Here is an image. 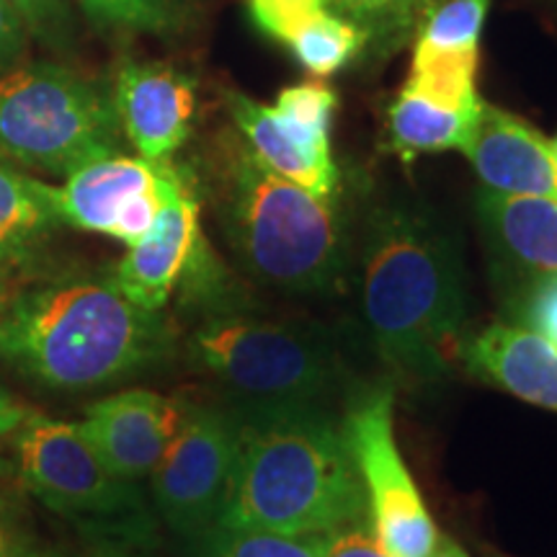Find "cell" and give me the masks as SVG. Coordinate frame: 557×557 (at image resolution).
Listing matches in <instances>:
<instances>
[{
    "label": "cell",
    "instance_id": "6da1fadb",
    "mask_svg": "<svg viewBox=\"0 0 557 557\" xmlns=\"http://www.w3.org/2000/svg\"><path fill=\"white\" fill-rule=\"evenodd\" d=\"M361 318L377 357L408 382H431L459 351L462 256L434 214L406 201L369 212L359 240Z\"/></svg>",
    "mask_w": 557,
    "mask_h": 557
},
{
    "label": "cell",
    "instance_id": "7a4b0ae2",
    "mask_svg": "<svg viewBox=\"0 0 557 557\" xmlns=\"http://www.w3.org/2000/svg\"><path fill=\"white\" fill-rule=\"evenodd\" d=\"M235 421L233 478L218 524L308 537L367 519L346 431L318 403L240 406Z\"/></svg>",
    "mask_w": 557,
    "mask_h": 557
},
{
    "label": "cell",
    "instance_id": "3957f363",
    "mask_svg": "<svg viewBox=\"0 0 557 557\" xmlns=\"http://www.w3.org/2000/svg\"><path fill=\"white\" fill-rule=\"evenodd\" d=\"M171 331L114 278H58L0 302V359L41 385L88 389L148 369L169 354Z\"/></svg>",
    "mask_w": 557,
    "mask_h": 557
},
{
    "label": "cell",
    "instance_id": "277c9868",
    "mask_svg": "<svg viewBox=\"0 0 557 557\" xmlns=\"http://www.w3.org/2000/svg\"><path fill=\"white\" fill-rule=\"evenodd\" d=\"M222 212L230 243L256 282L289 295H325L344 282L348 243L338 199L267 169L243 137L225 160Z\"/></svg>",
    "mask_w": 557,
    "mask_h": 557
},
{
    "label": "cell",
    "instance_id": "5b68a950",
    "mask_svg": "<svg viewBox=\"0 0 557 557\" xmlns=\"http://www.w3.org/2000/svg\"><path fill=\"white\" fill-rule=\"evenodd\" d=\"M114 90L52 62L0 73V158L32 171L70 176L120 152Z\"/></svg>",
    "mask_w": 557,
    "mask_h": 557
},
{
    "label": "cell",
    "instance_id": "8992f818",
    "mask_svg": "<svg viewBox=\"0 0 557 557\" xmlns=\"http://www.w3.org/2000/svg\"><path fill=\"white\" fill-rule=\"evenodd\" d=\"M189 354L240 406L318 403L341 380L331 336L302 320L220 310L191 333Z\"/></svg>",
    "mask_w": 557,
    "mask_h": 557
},
{
    "label": "cell",
    "instance_id": "52a82bcc",
    "mask_svg": "<svg viewBox=\"0 0 557 557\" xmlns=\"http://www.w3.org/2000/svg\"><path fill=\"white\" fill-rule=\"evenodd\" d=\"M16 455L26 491L60 517L127 545H148L156 534L137 485L101 462L81 423L32 416L18 431Z\"/></svg>",
    "mask_w": 557,
    "mask_h": 557
},
{
    "label": "cell",
    "instance_id": "ba28073f",
    "mask_svg": "<svg viewBox=\"0 0 557 557\" xmlns=\"http://www.w3.org/2000/svg\"><path fill=\"white\" fill-rule=\"evenodd\" d=\"M393 389L372 387L354 398L344 431L367 496L374 537L393 557H429L438 532L398 449Z\"/></svg>",
    "mask_w": 557,
    "mask_h": 557
},
{
    "label": "cell",
    "instance_id": "9c48e42d",
    "mask_svg": "<svg viewBox=\"0 0 557 557\" xmlns=\"http://www.w3.org/2000/svg\"><path fill=\"white\" fill-rule=\"evenodd\" d=\"M235 442V413L186 403L176 434L150 472L156 508L181 537L197 540L220 521L233 478Z\"/></svg>",
    "mask_w": 557,
    "mask_h": 557
},
{
    "label": "cell",
    "instance_id": "30bf717a",
    "mask_svg": "<svg viewBox=\"0 0 557 557\" xmlns=\"http://www.w3.org/2000/svg\"><path fill=\"white\" fill-rule=\"evenodd\" d=\"M181 178L171 163L120 152L99 158L70 173L65 186H58L62 222L135 246L156 225Z\"/></svg>",
    "mask_w": 557,
    "mask_h": 557
},
{
    "label": "cell",
    "instance_id": "8fae6325",
    "mask_svg": "<svg viewBox=\"0 0 557 557\" xmlns=\"http://www.w3.org/2000/svg\"><path fill=\"white\" fill-rule=\"evenodd\" d=\"M209 250L199 225V199L186 178L160 209L156 225L145 238L129 246V253L114 267V284L139 308L160 312L173 289L191 276Z\"/></svg>",
    "mask_w": 557,
    "mask_h": 557
},
{
    "label": "cell",
    "instance_id": "7c38bea8",
    "mask_svg": "<svg viewBox=\"0 0 557 557\" xmlns=\"http://www.w3.org/2000/svg\"><path fill=\"white\" fill-rule=\"evenodd\" d=\"M114 103L124 137L139 158L171 163L191 135L197 116V83L158 62H124L114 83Z\"/></svg>",
    "mask_w": 557,
    "mask_h": 557
},
{
    "label": "cell",
    "instance_id": "4fadbf2b",
    "mask_svg": "<svg viewBox=\"0 0 557 557\" xmlns=\"http://www.w3.org/2000/svg\"><path fill=\"white\" fill-rule=\"evenodd\" d=\"M184 400L124 389L86 408L81 429L101 462L122 480L150 475L184 418Z\"/></svg>",
    "mask_w": 557,
    "mask_h": 557
},
{
    "label": "cell",
    "instance_id": "5bb4252c",
    "mask_svg": "<svg viewBox=\"0 0 557 557\" xmlns=\"http://www.w3.org/2000/svg\"><path fill=\"white\" fill-rule=\"evenodd\" d=\"M225 101L243 143L267 169L318 197H336L338 165L331 152V129L299 122L238 90H230Z\"/></svg>",
    "mask_w": 557,
    "mask_h": 557
},
{
    "label": "cell",
    "instance_id": "9a60e30c",
    "mask_svg": "<svg viewBox=\"0 0 557 557\" xmlns=\"http://www.w3.org/2000/svg\"><path fill=\"white\" fill-rule=\"evenodd\" d=\"M478 218L496 274L513 289V299L557 276V199L483 189Z\"/></svg>",
    "mask_w": 557,
    "mask_h": 557
},
{
    "label": "cell",
    "instance_id": "2e32d148",
    "mask_svg": "<svg viewBox=\"0 0 557 557\" xmlns=\"http://www.w3.org/2000/svg\"><path fill=\"white\" fill-rule=\"evenodd\" d=\"M462 152L487 191L557 199L553 139L521 116L483 101L475 129Z\"/></svg>",
    "mask_w": 557,
    "mask_h": 557
},
{
    "label": "cell",
    "instance_id": "e0dca14e",
    "mask_svg": "<svg viewBox=\"0 0 557 557\" xmlns=\"http://www.w3.org/2000/svg\"><path fill=\"white\" fill-rule=\"evenodd\" d=\"M465 361L478 377L557 413V348L537 333L511 323L487 325L465 346Z\"/></svg>",
    "mask_w": 557,
    "mask_h": 557
},
{
    "label": "cell",
    "instance_id": "ac0fdd59",
    "mask_svg": "<svg viewBox=\"0 0 557 557\" xmlns=\"http://www.w3.org/2000/svg\"><path fill=\"white\" fill-rule=\"evenodd\" d=\"M62 222L58 186L0 158V274L32 263Z\"/></svg>",
    "mask_w": 557,
    "mask_h": 557
},
{
    "label": "cell",
    "instance_id": "d6986e66",
    "mask_svg": "<svg viewBox=\"0 0 557 557\" xmlns=\"http://www.w3.org/2000/svg\"><path fill=\"white\" fill-rule=\"evenodd\" d=\"M478 109H451L403 86L387 111V135L393 150L406 160L421 152L465 150L475 129Z\"/></svg>",
    "mask_w": 557,
    "mask_h": 557
},
{
    "label": "cell",
    "instance_id": "ffe728a7",
    "mask_svg": "<svg viewBox=\"0 0 557 557\" xmlns=\"http://www.w3.org/2000/svg\"><path fill=\"white\" fill-rule=\"evenodd\" d=\"M320 534L295 537L256 527L214 524L191 542L197 545L194 557H323Z\"/></svg>",
    "mask_w": 557,
    "mask_h": 557
},
{
    "label": "cell",
    "instance_id": "44dd1931",
    "mask_svg": "<svg viewBox=\"0 0 557 557\" xmlns=\"http://www.w3.org/2000/svg\"><path fill=\"white\" fill-rule=\"evenodd\" d=\"M323 9L346 18L372 41H395L413 29L431 0H320Z\"/></svg>",
    "mask_w": 557,
    "mask_h": 557
},
{
    "label": "cell",
    "instance_id": "7402d4cb",
    "mask_svg": "<svg viewBox=\"0 0 557 557\" xmlns=\"http://www.w3.org/2000/svg\"><path fill=\"white\" fill-rule=\"evenodd\" d=\"M94 24L109 32L165 34L181 24V0H78Z\"/></svg>",
    "mask_w": 557,
    "mask_h": 557
},
{
    "label": "cell",
    "instance_id": "603a6c76",
    "mask_svg": "<svg viewBox=\"0 0 557 557\" xmlns=\"http://www.w3.org/2000/svg\"><path fill=\"white\" fill-rule=\"evenodd\" d=\"M511 312L517 320L513 325L537 333L540 338L557 348V276L532 284L524 295L513 299Z\"/></svg>",
    "mask_w": 557,
    "mask_h": 557
},
{
    "label": "cell",
    "instance_id": "cb8c5ba5",
    "mask_svg": "<svg viewBox=\"0 0 557 557\" xmlns=\"http://www.w3.org/2000/svg\"><path fill=\"white\" fill-rule=\"evenodd\" d=\"M274 107L284 114L295 116L305 124H315V127L331 129L333 109H336V94L323 83H299L289 86L278 94Z\"/></svg>",
    "mask_w": 557,
    "mask_h": 557
},
{
    "label": "cell",
    "instance_id": "d4e9b609",
    "mask_svg": "<svg viewBox=\"0 0 557 557\" xmlns=\"http://www.w3.org/2000/svg\"><path fill=\"white\" fill-rule=\"evenodd\" d=\"M24 16L29 34L52 47H65L73 29L67 0H11Z\"/></svg>",
    "mask_w": 557,
    "mask_h": 557
},
{
    "label": "cell",
    "instance_id": "484cf974",
    "mask_svg": "<svg viewBox=\"0 0 557 557\" xmlns=\"http://www.w3.org/2000/svg\"><path fill=\"white\" fill-rule=\"evenodd\" d=\"M320 547H323V557H393L361 521L323 532Z\"/></svg>",
    "mask_w": 557,
    "mask_h": 557
},
{
    "label": "cell",
    "instance_id": "4316f807",
    "mask_svg": "<svg viewBox=\"0 0 557 557\" xmlns=\"http://www.w3.org/2000/svg\"><path fill=\"white\" fill-rule=\"evenodd\" d=\"M29 26L11 0H0V73L13 67L26 50Z\"/></svg>",
    "mask_w": 557,
    "mask_h": 557
},
{
    "label": "cell",
    "instance_id": "83f0119b",
    "mask_svg": "<svg viewBox=\"0 0 557 557\" xmlns=\"http://www.w3.org/2000/svg\"><path fill=\"white\" fill-rule=\"evenodd\" d=\"M32 416H37V413H34L32 408H26L24 403H18L16 398H13L9 389L0 387V438L18 434L21 426H24Z\"/></svg>",
    "mask_w": 557,
    "mask_h": 557
},
{
    "label": "cell",
    "instance_id": "f1b7e54d",
    "mask_svg": "<svg viewBox=\"0 0 557 557\" xmlns=\"http://www.w3.org/2000/svg\"><path fill=\"white\" fill-rule=\"evenodd\" d=\"M0 557H34V555L21 545L13 534H9L3 527H0Z\"/></svg>",
    "mask_w": 557,
    "mask_h": 557
},
{
    "label": "cell",
    "instance_id": "f546056e",
    "mask_svg": "<svg viewBox=\"0 0 557 557\" xmlns=\"http://www.w3.org/2000/svg\"><path fill=\"white\" fill-rule=\"evenodd\" d=\"M429 557H470V555L465 553V549L459 547L457 542H451V540H438L436 547L431 549Z\"/></svg>",
    "mask_w": 557,
    "mask_h": 557
},
{
    "label": "cell",
    "instance_id": "4dcf8cb0",
    "mask_svg": "<svg viewBox=\"0 0 557 557\" xmlns=\"http://www.w3.org/2000/svg\"><path fill=\"white\" fill-rule=\"evenodd\" d=\"M96 557H137V555L124 553V549H120V547H101L99 553H96Z\"/></svg>",
    "mask_w": 557,
    "mask_h": 557
},
{
    "label": "cell",
    "instance_id": "1f68e13d",
    "mask_svg": "<svg viewBox=\"0 0 557 557\" xmlns=\"http://www.w3.org/2000/svg\"><path fill=\"white\" fill-rule=\"evenodd\" d=\"M5 299V289H3V282H0V302H3Z\"/></svg>",
    "mask_w": 557,
    "mask_h": 557
},
{
    "label": "cell",
    "instance_id": "d6a6232c",
    "mask_svg": "<svg viewBox=\"0 0 557 557\" xmlns=\"http://www.w3.org/2000/svg\"><path fill=\"white\" fill-rule=\"evenodd\" d=\"M553 152H555V158H557V137L553 139Z\"/></svg>",
    "mask_w": 557,
    "mask_h": 557
}]
</instances>
